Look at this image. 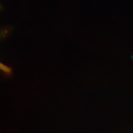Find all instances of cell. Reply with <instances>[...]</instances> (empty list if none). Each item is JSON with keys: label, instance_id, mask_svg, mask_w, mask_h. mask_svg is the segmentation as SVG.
I'll return each instance as SVG.
<instances>
[{"label": "cell", "instance_id": "cell-1", "mask_svg": "<svg viewBox=\"0 0 133 133\" xmlns=\"http://www.w3.org/2000/svg\"><path fill=\"white\" fill-rule=\"evenodd\" d=\"M0 70L8 74H10L11 73V68H9V66L5 65L4 64H1V62H0Z\"/></svg>", "mask_w": 133, "mask_h": 133}]
</instances>
